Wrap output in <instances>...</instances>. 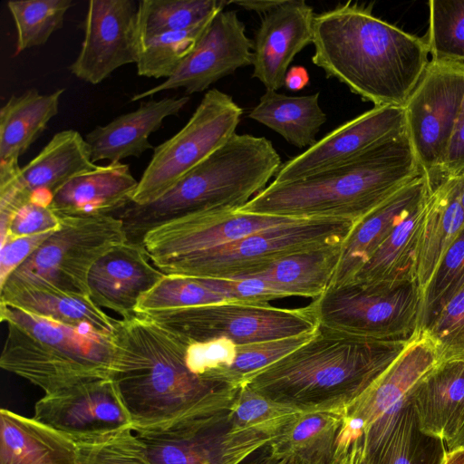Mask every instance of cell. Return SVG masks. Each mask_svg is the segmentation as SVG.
<instances>
[{
    "instance_id": "1",
    "label": "cell",
    "mask_w": 464,
    "mask_h": 464,
    "mask_svg": "<svg viewBox=\"0 0 464 464\" xmlns=\"http://www.w3.org/2000/svg\"><path fill=\"white\" fill-rule=\"evenodd\" d=\"M312 62L374 106L403 107L429 63L426 40L348 1L314 21Z\"/></svg>"
},
{
    "instance_id": "2",
    "label": "cell",
    "mask_w": 464,
    "mask_h": 464,
    "mask_svg": "<svg viewBox=\"0 0 464 464\" xmlns=\"http://www.w3.org/2000/svg\"><path fill=\"white\" fill-rule=\"evenodd\" d=\"M423 174L405 129L342 165L294 181H272L238 211L355 224Z\"/></svg>"
},
{
    "instance_id": "3",
    "label": "cell",
    "mask_w": 464,
    "mask_h": 464,
    "mask_svg": "<svg viewBox=\"0 0 464 464\" xmlns=\"http://www.w3.org/2000/svg\"><path fill=\"white\" fill-rule=\"evenodd\" d=\"M281 165L269 140L235 133L164 195L142 205L130 202L115 217L121 220L127 240L142 244L148 232L173 220L239 210L266 187Z\"/></svg>"
},
{
    "instance_id": "4",
    "label": "cell",
    "mask_w": 464,
    "mask_h": 464,
    "mask_svg": "<svg viewBox=\"0 0 464 464\" xmlns=\"http://www.w3.org/2000/svg\"><path fill=\"white\" fill-rule=\"evenodd\" d=\"M407 343L366 339L318 325L307 342L250 375L243 385L300 406L336 400L350 403L391 366Z\"/></svg>"
},
{
    "instance_id": "5",
    "label": "cell",
    "mask_w": 464,
    "mask_h": 464,
    "mask_svg": "<svg viewBox=\"0 0 464 464\" xmlns=\"http://www.w3.org/2000/svg\"><path fill=\"white\" fill-rule=\"evenodd\" d=\"M112 335L111 379L132 425L169 419L227 385L193 373L186 362L188 344L144 316L117 320Z\"/></svg>"
},
{
    "instance_id": "6",
    "label": "cell",
    "mask_w": 464,
    "mask_h": 464,
    "mask_svg": "<svg viewBox=\"0 0 464 464\" xmlns=\"http://www.w3.org/2000/svg\"><path fill=\"white\" fill-rule=\"evenodd\" d=\"M0 319L8 329L1 368L44 394L111 378L112 334L65 325L4 304H0Z\"/></svg>"
},
{
    "instance_id": "7",
    "label": "cell",
    "mask_w": 464,
    "mask_h": 464,
    "mask_svg": "<svg viewBox=\"0 0 464 464\" xmlns=\"http://www.w3.org/2000/svg\"><path fill=\"white\" fill-rule=\"evenodd\" d=\"M353 225L352 221L342 219H296L175 259L160 270L165 275L217 279L245 278L289 255L343 243Z\"/></svg>"
},
{
    "instance_id": "8",
    "label": "cell",
    "mask_w": 464,
    "mask_h": 464,
    "mask_svg": "<svg viewBox=\"0 0 464 464\" xmlns=\"http://www.w3.org/2000/svg\"><path fill=\"white\" fill-rule=\"evenodd\" d=\"M421 304L416 281L352 280L329 286L310 304L319 326L372 340L409 341L418 332Z\"/></svg>"
},
{
    "instance_id": "9",
    "label": "cell",
    "mask_w": 464,
    "mask_h": 464,
    "mask_svg": "<svg viewBox=\"0 0 464 464\" xmlns=\"http://www.w3.org/2000/svg\"><path fill=\"white\" fill-rule=\"evenodd\" d=\"M60 218V228L12 273L0 290L29 285L90 296L92 266L111 246L127 240L122 222L115 216Z\"/></svg>"
},
{
    "instance_id": "10",
    "label": "cell",
    "mask_w": 464,
    "mask_h": 464,
    "mask_svg": "<svg viewBox=\"0 0 464 464\" xmlns=\"http://www.w3.org/2000/svg\"><path fill=\"white\" fill-rule=\"evenodd\" d=\"M137 314L177 334L188 344L226 338L240 345L312 334L318 327L311 304L279 308L268 303L227 301Z\"/></svg>"
},
{
    "instance_id": "11",
    "label": "cell",
    "mask_w": 464,
    "mask_h": 464,
    "mask_svg": "<svg viewBox=\"0 0 464 464\" xmlns=\"http://www.w3.org/2000/svg\"><path fill=\"white\" fill-rule=\"evenodd\" d=\"M242 114L230 95L208 91L186 125L154 147L131 202L142 205L164 195L236 133Z\"/></svg>"
},
{
    "instance_id": "12",
    "label": "cell",
    "mask_w": 464,
    "mask_h": 464,
    "mask_svg": "<svg viewBox=\"0 0 464 464\" xmlns=\"http://www.w3.org/2000/svg\"><path fill=\"white\" fill-rule=\"evenodd\" d=\"M463 98L464 63L431 59L403 106L406 130L431 187L440 182Z\"/></svg>"
},
{
    "instance_id": "13",
    "label": "cell",
    "mask_w": 464,
    "mask_h": 464,
    "mask_svg": "<svg viewBox=\"0 0 464 464\" xmlns=\"http://www.w3.org/2000/svg\"><path fill=\"white\" fill-rule=\"evenodd\" d=\"M233 398L214 392L180 413L132 425L153 464H223V439Z\"/></svg>"
},
{
    "instance_id": "14",
    "label": "cell",
    "mask_w": 464,
    "mask_h": 464,
    "mask_svg": "<svg viewBox=\"0 0 464 464\" xmlns=\"http://www.w3.org/2000/svg\"><path fill=\"white\" fill-rule=\"evenodd\" d=\"M439 364L434 342L419 331L391 366L348 403L346 418L362 426L366 451L375 450L388 439L411 402V390Z\"/></svg>"
},
{
    "instance_id": "15",
    "label": "cell",
    "mask_w": 464,
    "mask_h": 464,
    "mask_svg": "<svg viewBox=\"0 0 464 464\" xmlns=\"http://www.w3.org/2000/svg\"><path fill=\"white\" fill-rule=\"evenodd\" d=\"M253 46L237 12L221 10L175 72L161 83L134 94L130 101L179 88L187 94L203 92L238 68L252 65Z\"/></svg>"
},
{
    "instance_id": "16",
    "label": "cell",
    "mask_w": 464,
    "mask_h": 464,
    "mask_svg": "<svg viewBox=\"0 0 464 464\" xmlns=\"http://www.w3.org/2000/svg\"><path fill=\"white\" fill-rule=\"evenodd\" d=\"M133 0H92L82 22L84 33L76 59L69 65L76 78L98 84L118 68L136 63L138 42Z\"/></svg>"
},
{
    "instance_id": "17",
    "label": "cell",
    "mask_w": 464,
    "mask_h": 464,
    "mask_svg": "<svg viewBox=\"0 0 464 464\" xmlns=\"http://www.w3.org/2000/svg\"><path fill=\"white\" fill-rule=\"evenodd\" d=\"M405 129L403 107L374 106L282 164L273 182L294 181L342 165Z\"/></svg>"
},
{
    "instance_id": "18",
    "label": "cell",
    "mask_w": 464,
    "mask_h": 464,
    "mask_svg": "<svg viewBox=\"0 0 464 464\" xmlns=\"http://www.w3.org/2000/svg\"><path fill=\"white\" fill-rule=\"evenodd\" d=\"M296 220L285 217L235 211L181 218L148 232L142 246L159 269L187 256L207 251L247 235Z\"/></svg>"
},
{
    "instance_id": "19",
    "label": "cell",
    "mask_w": 464,
    "mask_h": 464,
    "mask_svg": "<svg viewBox=\"0 0 464 464\" xmlns=\"http://www.w3.org/2000/svg\"><path fill=\"white\" fill-rule=\"evenodd\" d=\"M33 417L70 436L132 426L131 416L111 378L44 394L35 403Z\"/></svg>"
},
{
    "instance_id": "20",
    "label": "cell",
    "mask_w": 464,
    "mask_h": 464,
    "mask_svg": "<svg viewBox=\"0 0 464 464\" xmlns=\"http://www.w3.org/2000/svg\"><path fill=\"white\" fill-rule=\"evenodd\" d=\"M313 7L304 0H283L264 14L253 41V73L266 90L284 86L295 56L313 43Z\"/></svg>"
},
{
    "instance_id": "21",
    "label": "cell",
    "mask_w": 464,
    "mask_h": 464,
    "mask_svg": "<svg viewBox=\"0 0 464 464\" xmlns=\"http://www.w3.org/2000/svg\"><path fill=\"white\" fill-rule=\"evenodd\" d=\"M142 244H116L92 266L88 277L91 299L125 318L136 315L140 298L165 276L151 264Z\"/></svg>"
},
{
    "instance_id": "22",
    "label": "cell",
    "mask_w": 464,
    "mask_h": 464,
    "mask_svg": "<svg viewBox=\"0 0 464 464\" xmlns=\"http://www.w3.org/2000/svg\"><path fill=\"white\" fill-rule=\"evenodd\" d=\"M305 408L274 401L247 385L241 386L224 434L223 464H241L267 449Z\"/></svg>"
},
{
    "instance_id": "23",
    "label": "cell",
    "mask_w": 464,
    "mask_h": 464,
    "mask_svg": "<svg viewBox=\"0 0 464 464\" xmlns=\"http://www.w3.org/2000/svg\"><path fill=\"white\" fill-rule=\"evenodd\" d=\"M431 189L429 177L423 174L355 223L342 244L339 262L330 286L353 280L400 220Z\"/></svg>"
},
{
    "instance_id": "24",
    "label": "cell",
    "mask_w": 464,
    "mask_h": 464,
    "mask_svg": "<svg viewBox=\"0 0 464 464\" xmlns=\"http://www.w3.org/2000/svg\"><path fill=\"white\" fill-rule=\"evenodd\" d=\"M188 101V96H182L142 102L135 111L97 126L85 137L92 161L121 162L154 149L149 141L150 136L161 127L166 118L177 116Z\"/></svg>"
},
{
    "instance_id": "25",
    "label": "cell",
    "mask_w": 464,
    "mask_h": 464,
    "mask_svg": "<svg viewBox=\"0 0 464 464\" xmlns=\"http://www.w3.org/2000/svg\"><path fill=\"white\" fill-rule=\"evenodd\" d=\"M138 182L128 164L110 162L66 183L50 208L59 217L115 216L131 202Z\"/></svg>"
},
{
    "instance_id": "26",
    "label": "cell",
    "mask_w": 464,
    "mask_h": 464,
    "mask_svg": "<svg viewBox=\"0 0 464 464\" xmlns=\"http://www.w3.org/2000/svg\"><path fill=\"white\" fill-rule=\"evenodd\" d=\"M89 144L75 130L55 133L26 165L21 178L30 201L50 207L54 194L72 179L96 170Z\"/></svg>"
},
{
    "instance_id": "27",
    "label": "cell",
    "mask_w": 464,
    "mask_h": 464,
    "mask_svg": "<svg viewBox=\"0 0 464 464\" xmlns=\"http://www.w3.org/2000/svg\"><path fill=\"white\" fill-rule=\"evenodd\" d=\"M463 186L464 176L443 179L427 199L416 271L422 296L447 250L464 228Z\"/></svg>"
},
{
    "instance_id": "28",
    "label": "cell",
    "mask_w": 464,
    "mask_h": 464,
    "mask_svg": "<svg viewBox=\"0 0 464 464\" xmlns=\"http://www.w3.org/2000/svg\"><path fill=\"white\" fill-rule=\"evenodd\" d=\"M0 464H79L74 440L34 417L0 410Z\"/></svg>"
},
{
    "instance_id": "29",
    "label": "cell",
    "mask_w": 464,
    "mask_h": 464,
    "mask_svg": "<svg viewBox=\"0 0 464 464\" xmlns=\"http://www.w3.org/2000/svg\"><path fill=\"white\" fill-rule=\"evenodd\" d=\"M347 405L348 401L336 400L306 406L267 450L308 464H328L335 454Z\"/></svg>"
},
{
    "instance_id": "30",
    "label": "cell",
    "mask_w": 464,
    "mask_h": 464,
    "mask_svg": "<svg viewBox=\"0 0 464 464\" xmlns=\"http://www.w3.org/2000/svg\"><path fill=\"white\" fill-rule=\"evenodd\" d=\"M0 304L27 311L65 325L113 334L117 320L109 316L90 296L36 286L0 290Z\"/></svg>"
},
{
    "instance_id": "31",
    "label": "cell",
    "mask_w": 464,
    "mask_h": 464,
    "mask_svg": "<svg viewBox=\"0 0 464 464\" xmlns=\"http://www.w3.org/2000/svg\"><path fill=\"white\" fill-rule=\"evenodd\" d=\"M429 195L400 220L353 280L390 285L417 282L419 244Z\"/></svg>"
},
{
    "instance_id": "32",
    "label": "cell",
    "mask_w": 464,
    "mask_h": 464,
    "mask_svg": "<svg viewBox=\"0 0 464 464\" xmlns=\"http://www.w3.org/2000/svg\"><path fill=\"white\" fill-rule=\"evenodd\" d=\"M64 89L42 94L35 89L12 95L0 110V163H18L19 158L45 130L58 113Z\"/></svg>"
},
{
    "instance_id": "33",
    "label": "cell",
    "mask_w": 464,
    "mask_h": 464,
    "mask_svg": "<svg viewBox=\"0 0 464 464\" xmlns=\"http://www.w3.org/2000/svg\"><path fill=\"white\" fill-rule=\"evenodd\" d=\"M342 244L326 245L289 255L248 277L270 283L285 297L303 296L316 299L332 283L339 262Z\"/></svg>"
},
{
    "instance_id": "34",
    "label": "cell",
    "mask_w": 464,
    "mask_h": 464,
    "mask_svg": "<svg viewBox=\"0 0 464 464\" xmlns=\"http://www.w3.org/2000/svg\"><path fill=\"white\" fill-rule=\"evenodd\" d=\"M420 430L441 437L464 401V360L437 365L411 390Z\"/></svg>"
},
{
    "instance_id": "35",
    "label": "cell",
    "mask_w": 464,
    "mask_h": 464,
    "mask_svg": "<svg viewBox=\"0 0 464 464\" xmlns=\"http://www.w3.org/2000/svg\"><path fill=\"white\" fill-rule=\"evenodd\" d=\"M248 118L300 149L315 143V136L326 121V114L319 105V93L288 96L270 90H266Z\"/></svg>"
},
{
    "instance_id": "36",
    "label": "cell",
    "mask_w": 464,
    "mask_h": 464,
    "mask_svg": "<svg viewBox=\"0 0 464 464\" xmlns=\"http://www.w3.org/2000/svg\"><path fill=\"white\" fill-rule=\"evenodd\" d=\"M448 454L441 437L423 432L411 402L403 410L388 439L373 452L364 455V464H443Z\"/></svg>"
},
{
    "instance_id": "37",
    "label": "cell",
    "mask_w": 464,
    "mask_h": 464,
    "mask_svg": "<svg viewBox=\"0 0 464 464\" xmlns=\"http://www.w3.org/2000/svg\"><path fill=\"white\" fill-rule=\"evenodd\" d=\"M224 0H141L138 2V44L169 32L188 29L224 9Z\"/></svg>"
},
{
    "instance_id": "38",
    "label": "cell",
    "mask_w": 464,
    "mask_h": 464,
    "mask_svg": "<svg viewBox=\"0 0 464 464\" xmlns=\"http://www.w3.org/2000/svg\"><path fill=\"white\" fill-rule=\"evenodd\" d=\"M214 16L188 29L169 32L140 41L135 63L138 75L155 79L169 78L193 50Z\"/></svg>"
},
{
    "instance_id": "39",
    "label": "cell",
    "mask_w": 464,
    "mask_h": 464,
    "mask_svg": "<svg viewBox=\"0 0 464 464\" xmlns=\"http://www.w3.org/2000/svg\"><path fill=\"white\" fill-rule=\"evenodd\" d=\"M72 0L8 1L7 8L16 28L15 54L44 45L61 29Z\"/></svg>"
},
{
    "instance_id": "40",
    "label": "cell",
    "mask_w": 464,
    "mask_h": 464,
    "mask_svg": "<svg viewBox=\"0 0 464 464\" xmlns=\"http://www.w3.org/2000/svg\"><path fill=\"white\" fill-rule=\"evenodd\" d=\"M71 437L79 464H153L132 426Z\"/></svg>"
},
{
    "instance_id": "41",
    "label": "cell",
    "mask_w": 464,
    "mask_h": 464,
    "mask_svg": "<svg viewBox=\"0 0 464 464\" xmlns=\"http://www.w3.org/2000/svg\"><path fill=\"white\" fill-rule=\"evenodd\" d=\"M314 333L237 345L233 362L227 367L209 373L206 379L234 387H241L250 375L297 349L307 342Z\"/></svg>"
},
{
    "instance_id": "42",
    "label": "cell",
    "mask_w": 464,
    "mask_h": 464,
    "mask_svg": "<svg viewBox=\"0 0 464 464\" xmlns=\"http://www.w3.org/2000/svg\"><path fill=\"white\" fill-rule=\"evenodd\" d=\"M231 301L212 290L202 277L165 275L139 301L136 314L155 310L178 309Z\"/></svg>"
},
{
    "instance_id": "43",
    "label": "cell",
    "mask_w": 464,
    "mask_h": 464,
    "mask_svg": "<svg viewBox=\"0 0 464 464\" xmlns=\"http://www.w3.org/2000/svg\"><path fill=\"white\" fill-rule=\"evenodd\" d=\"M429 7L431 59L464 63V0H431Z\"/></svg>"
},
{
    "instance_id": "44",
    "label": "cell",
    "mask_w": 464,
    "mask_h": 464,
    "mask_svg": "<svg viewBox=\"0 0 464 464\" xmlns=\"http://www.w3.org/2000/svg\"><path fill=\"white\" fill-rule=\"evenodd\" d=\"M464 285V228L444 255L423 296L418 332Z\"/></svg>"
},
{
    "instance_id": "45",
    "label": "cell",
    "mask_w": 464,
    "mask_h": 464,
    "mask_svg": "<svg viewBox=\"0 0 464 464\" xmlns=\"http://www.w3.org/2000/svg\"><path fill=\"white\" fill-rule=\"evenodd\" d=\"M420 331L434 342L440 364L464 360V285Z\"/></svg>"
},
{
    "instance_id": "46",
    "label": "cell",
    "mask_w": 464,
    "mask_h": 464,
    "mask_svg": "<svg viewBox=\"0 0 464 464\" xmlns=\"http://www.w3.org/2000/svg\"><path fill=\"white\" fill-rule=\"evenodd\" d=\"M60 227L61 218L50 207L29 201L0 227L1 245L18 237L55 231Z\"/></svg>"
},
{
    "instance_id": "47",
    "label": "cell",
    "mask_w": 464,
    "mask_h": 464,
    "mask_svg": "<svg viewBox=\"0 0 464 464\" xmlns=\"http://www.w3.org/2000/svg\"><path fill=\"white\" fill-rule=\"evenodd\" d=\"M237 353V344L221 338L202 343H188L186 362L189 370L206 379L209 373L229 366Z\"/></svg>"
},
{
    "instance_id": "48",
    "label": "cell",
    "mask_w": 464,
    "mask_h": 464,
    "mask_svg": "<svg viewBox=\"0 0 464 464\" xmlns=\"http://www.w3.org/2000/svg\"><path fill=\"white\" fill-rule=\"evenodd\" d=\"M204 280L212 290L231 301L266 304L271 300L285 297L276 286L256 277Z\"/></svg>"
},
{
    "instance_id": "49",
    "label": "cell",
    "mask_w": 464,
    "mask_h": 464,
    "mask_svg": "<svg viewBox=\"0 0 464 464\" xmlns=\"http://www.w3.org/2000/svg\"><path fill=\"white\" fill-rule=\"evenodd\" d=\"M55 231L22 237L9 240L1 245L0 287L5 284L12 273L16 270Z\"/></svg>"
},
{
    "instance_id": "50",
    "label": "cell",
    "mask_w": 464,
    "mask_h": 464,
    "mask_svg": "<svg viewBox=\"0 0 464 464\" xmlns=\"http://www.w3.org/2000/svg\"><path fill=\"white\" fill-rule=\"evenodd\" d=\"M460 176H464V98L440 169V181L443 179Z\"/></svg>"
},
{
    "instance_id": "51",
    "label": "cell",
    "mask_w": 464,
    "mask_h": 464,
    "mask_svg": "<svg viewBox=\"0 0 464 464\" xmlns=\"http://www.w3.org/2000/svg\"><path fill=\"white\" fill-rule=\"evenodd\" d=\"M364 458L362 438L350 448H336L335 454L328 464H361ZM254 464H308L295 457L276 455L267 449Z\"/></svg>"
},
{
    "instance_id": "52",
    "label": "cell",
    "mask_w": 464,
    "mask_h": 464,
    "mask_svg": "<svg viewBox=\"0 0 464 464\" xmlns=\"http://www.w3.org/2000/svg\"><path fill=\"white\" fill-rule=\"evenodd\" d=\"M443 440L448 453L464 450V401L457 415L446 430Z\"/></svg>"
},
{
    "instance_id": "53",
    "label": "cell",
    "mask_w": 464,
    "mask_h": 464,
    "mask_svg": "<svg viewBox=\"0 0 464 464\" xmlns=\"http://www.w3.org/2000/svg\"><path fill=\"white\" fill-rule=\"evenodd\" d=\"M309 82V74L307 70L300 65H295L288 69L284 86L288 90L297 92L304 89Z\"/></svg>"
},
{
    "instance_id": "54",
    "label": "cell",
    "mask_w": 464,
    "mask_h": 464,
    "mask_svg": "<svg viewBox=\"0 0 464 464\" xmlns=\"http://www.w3.org/2000/svg\"><path fill=\"white\" fill-rule=\"evenodd\" d=\"M282 1L283 0H233L227 1V5H237L246 10L266 14L279 5Z\"/></svg>"
},
{
    "instance_id": "55",
    "label": "cell",
    "mask_w": 464,
    "mask_h": 464,
    "mask_svg": "<svg viewBox=\"0 0 464 464\" xmlns=\"http://www.w3.org/2000/svg\"><path fill=\"white\" fill-rule=\"evenodd\" d=\"M443 464H464V450L448 453Z\"/></svg>"
},
{
    "instance_id": "56",
    "label": "cell",
    "mask_w": 464,
    "mask_h": 464,
    "mask_svg": "<svg viewBox=\"0 0 464 464\" xmlns=\"http://www.w3.org/2000/svg\"><path fill=\"white\" fill-rule=\"evenodd\" d=\"M460 201H461L462 208L464 209V186H463V188L461 191Z\"/></svg>"
},
{
    "instance_id": "57",
    "label": "cell",
    "mask_w": 464,
    "mask_h": 464,
    "mask_svg": "<svg viewBox=\"0 0 464 464\" xmlns=\"http://www.w3.org/2000/svg\"><path fill=\"white\" fill-rule=\"evenodd\" d=\"M364 459V458H363ZM361 464H364V461L362 460V462Z\"/></svg>"
}]
</instances>
